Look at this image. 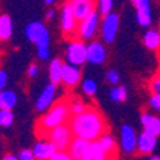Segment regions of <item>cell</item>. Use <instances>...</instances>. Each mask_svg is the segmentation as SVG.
Returning a JSON list of instances; mask_svg holds the SVG:
<instances>
[{"instance_id": "38", "label": "cell", "mask_w": 160, "mask_h": 160, "mask_svg": "<svg viewBox=\"0 0 160 160\" xmlns=\"http://www.w3.org/2000/svg\"><path fill=\"white\" fill-rule=\"evenodd\" d=\"M54 16H56V10H54V9H49V10H47V13H46V19L47 20H53Z\"/></svg>"}, {"instance_id": "36", "label": "cell", "mask_w": 160, "mask_h": 160, "mask_svg": "<svg viewBox=\"0 0 160 160\" xmlns=\"http://www.w3.org/2000/svg\"><path fill=\"white\" fill-rule=\"evenodd\" d=\"M37 73H39V66L37 64H30L29 69H27V76L30 77V79H33V77L37 76Z\"/></svg>"}, {"instance_id": "39", "label": "cell", "mask_w": 160, "mask_h": 160, "mask_svg": "<svg viewBox=\"0 0 160 160\" xmlns=\"http://www.w3.org/2000/svg\"><path fill=\"white\" fill-rule=\"evenodd\" d=\"M2 160H19V159H17L16 154H13V153H7V154H4L3 159H2Z\"/></svg>"}, {"instance_id": "15", "label": "cell", "mask_w": 160, "mask_h": 160, "mask_svg": "<svg viewBox=\"0 0 160 160\" xmlns=\"http://www.w3.org/2000/svg\"><path fill=\"white\" fill-rule=\"evenodd\" d=\"M90 142L84 139H80V137H73L72 143H70L69 149H67V153L72 156L73 160H83L84 156L87 154L90 149Z\"/></svg>"}, {"instance_id": "22", "label": "cell", "mask_w": 160, "mask_h": 160, "mask_svg": "<svg viewBox=\"0 0 160 160\" xmlns=\"http://www.w3.org/2000/svg\"><path fill=\"white\" fill-rule=\"evenodd\" d=\"M17 103V94L13 90H3L0 92V110H13Z\"/></svg>"}, {"instance_id": "1", "label": "cell", "mask_w": 160, "mask_h": 160, "mask_svg": "<svg viewBox=\"0 0 160 160\" xmlns=\"http://www.w3.org/2000/svg\"><path fill=\"white\" fill-rule=\"evenodd\" d=\"M70 130L74 137H80L87 142H96L103 136L106 130V122L103 114L97 109L87 107L84 113L79 116H73L70 119Z\"/></svg>"}, {"instance_id": "30", "label": "cell", "mask_w": 160, "mask_h": 160, "mask_svg": "<svg viewBox=\"0 0 160 160\" xmlns=\"http://www.w3.org/2000/svg\"><path fill=\"white\" fill-rule=\"evenodd\" d=\"M106 80L113 87L114 86H119V83H120V74L117 73L114 69H110V70H107V73H106Z\"/></svg>"}, {"instance_id": "2", "label": "cell", "mask_w": 160, "mask_h": 160, "mask_svg": "<svg viewBox=\"0 0 160 160\" xmlns=\"http://www.w3.org/2000/svg\"><path fill=\"white\" fill-rule=\"evenodd\" d=\"M70 114V104L66 100H60L47 110L42 116L37 124V130H43L44 133H49L50 130L66 124V120Z\"/></svg>"}, {"instance_id": "14", "label": "cell", "mask_w": 160, "mask_h": 160, "mask_svg": "<svg viewBox=\"0 0 160 160\" xmlns=\"http://www.w3.org/2000/svg\"><path fill=\"white\" fill-rule=\"evenodd\" d=\"M77 24L79 22L76 20L73 12H72V7L70 3H64L62 7V16H60V26L66 34H72L74 30H77Z\"/></svg>"}, {"instance_id": "40", "label": "cell", "mask_w": 160, "mask_h": 160, "mask_svg": "<svg viewBox=\"0 0 160 160\" xmlns=\"http://www.w3.org/2000/svg\"><path fill=\"white\" fill-rule=\"evenodd\" d=\"M44 4H47V6H52V4H54V0H46V2H44Z\"/></svg>"}, {"instance_id": "34", "label": "cell", "mask_w": 160, "mask_h": 160, "mask_svg": "<svg viewBox=\"0 0 160 160\" xmlns=\"http://www.w3.org/2000/svg\"><path fill=\"white\" fill-rule=\"evenodd\" d=\"M50 56V49L46 47V49H37V57H39L42 62H46Z\"/></svg>"}, {"instance_id": "21", "label": "cell", "mask_w": 160, "mask_h": 160, "mask_svg": "<svg viewBox=\"0 0 160 160\" xmlns=\"http://www.w3.org/2000/svg\"><path fill=\"white\" fill-rule=\"evenodd\" d=\"M13 34V20L9 14H0V40H9Z\"/></svg>"}, {"instance_id": "3", "label": "cell", "mask_w": 160, "mask_h": 160, "mask_svg": "<svg viewBox=\"0 0 160 160\" xmlns=\"http://www.w3.org/2000/svg\"><path fill=\"white\" fill-rule=\"evenodd\" d=\"M26 37L36 44L37 49H46L50 44V34L46 29V24L42 22H30L26 26Z\"/></svg>"}, {"instance_id": "11", "label": "cell", "mask_w": 160, "mask_h": 160, "mask_svg": "<svg viewBox=\"0 0 160 160\" xmlns=\"http://www.w3.org/2000/svg\"><path fill=\"white\" fill-rule=\"evenodd\" d=\"M57 149L53 146V143L47 139H40L32 147V153H33L36 160H50L56 154Z\"/></svg>"}, {"instance_id": "6", "label": "cell", "mask_w": 160, "mask_h": 160, "mask_svg": "<svg viewBox=\"0 0 160 160\" xmlns=\"http://www.w3.org/2000/svg\"><path fill=\"white\" fill-rule=\"evenodd\" d=\"M73 137L74 136L72 133V130H70L69 124H62V126L56 127V129L50 130L46 134V139L53 143V146L57 149V152H67Z\"/></svg>"}, {"instance_id": "16", "label": "cell", "mask_w": 160, "mask_h": 160, "mask_svg": "<svg viewBox=\"0 0 160 160\" xmlns=\"http://www.w3.org/2000/svg\"><path fill=\"white\" fill-rule=\"evenodd\" d=\"M142 126H143V132L150 136L159 137L160 136V117L150 114L149 112H144L140 117Z\"/></svg>"}, {"instance_id": "12", "label": "cell", "mask_w": 160, "mask_h": 160, "mask_svg": "<svg viewBox=\"0 0 160 160\" xmlns=\"http://www.w3.org/2000/svg\"><path fill=\"white\" fill-rule=\"evenodd\" d=\"M133 6L136 7V20L142 27H149L152 23V9L149 0H133Z\"/></svg>"}, {"instance_id": "4", "label": "cell", "mask_w": 160, "mask_h": 160, "mask_svg": "<svg viewBox=\"0 0 160 160\" xmlns=\"http://www.w3.org/2000/svg\"><path fill=\"white\" fill-rule=\"evenodd\" d=\"M102 23V16L99 14L96 9L83 20L77 24V37L82 42H87V40H92L94 36L97 34V30L100 27Z\"/></svg>"}, {"instance_id": "10", "label": "cell", "mask_w": 160, "mask_h": 160, "mask_svg": "<svg viewBox=\"0 0 160 160\" xmlns=\"http://www.w3.org/2000/svg\"><path fill=\"white\" fill-rule=\"evenodd\" d=\"M107 59V50L104 43L99 40H93L87 44V63L103 64Z\"/></svg>"}, {"instance_id": "23", "label": "cell", "mask_w": 160, "mask_h": 160, "mask_svg": "<svg viewBox=\"0 0 160 160\" xmlns=\"http://www.w3.org/2000/svg\"><path fill=\"white\" fill-rule=\"evenodd\" d=\"M143 44L149 50L160 49V32L156 29H149L143 36Z\"/></svg>"}, {"instance_id": "28", "label": "cell", "mask_w": 160, "mask_h": 160, "mask_svg": "<svg viewBox=\"0 0 160 160\" xmlns=\"http://www.w3.org/2000/svg\"><path fill=\"white\" fill-rule=\"evenodd\" d=\"M14 122V114L10 110H0V127H10Z\"/></svg>"}, {"instance_id": "18", "label": "cell", "mask_w": 160, "mask_h": 160, "mask_svg": "<svg viewBox=\"0 0 160 160\" xmlns=\"http://www.w3.org/2000/svg\"><path fill=\"white\" fill-rule=\"evenodd\" d=\"M156 144H157V137L150 136V134L144 133V132H142L137 136V152L139 153L149 156V154H152L154 152Z\"/></svg>"}, {"instance_id": "33", "label": "cell", "mask_w": 160, "mask_h": 160, "mask_svg": "<svg viewBox=\"0 0 160 160\" xmlns=\"http://www.w3.org/2000/svg\"><path fill=\"white\" fill-rule=\"evenodd\" d=\"M17 159L19 160H36L32 153V149H23L20 150V153L17 154Z\"/></svg>"}, {"instance_id": "7", "label": "cell", "mask_w": 160, "mask_h": 160, "mask_svg": "<svg viewBox=\"0 0 160 160\" xmlns=\"http://www.w3.org/2000/svg\"><path fill=\"white\" fill-rule=\"evenodd\" d=\"M119 24H120V16L116 13V12L102 17V23H100V36H102L103 43H106V44L113 43L116 36H117V32H119Z\"/></svg>"}, {"instance_id": "42", "label": "cell", "mask_w": 160, "mask_h": 160, "mask_svg": "<svg viewBox=\"0 0 160 160\" xmlns=\"http://www.w3.org/2000/svg\"><path fill=\"white\" fill-rule=\"evenodd\" d=\"M159 32H160V22H159Z\"/></svg>"}, {"instance_id": "20", "label": "cell", "mask_w": 160, "mask_h": 160, "mask_svg": "<svg viewBox=\"0 0 160 160\" xmlns=\"http://www.w3.org/2000/svg\"><path fill=\"white\" fill-rule=\"evenodd\" d=\"M110 159H113V156H109L102 149L99 140H96V142H92L89 152H87V154L84 156L83 160H110Z\"/></svg>"}, {"instance_id": "29", "label": "cell", "mask_w": 160, "mask_h": 160, "mask_svg": "<svg viewBox=\"0 0 160 160\" xmlns=\"http://www.w3.org/2000/svg\"><path fill=\"white\" fill-rule=\"evenodd\" d=\"M86 110H87V106L83 102H80V100H74V102L70 103V113L73 116H79V114L84 113Z\"/></svg>"}, {"instance_id": "41", "label": "cell", "mask_w": 160, "mask_h": 160, "mask_svg": "<svg viewBox=\"0 0 160 160\" xmlns=\"http://www.w3.org/2000/svg\"><path fill=\"white\" fill-rule=\"evenodd\" d=\"M149 160H160V156H150Z\"/></svg>"}, {"instance_id": "31", "label": "cell", "mask_w": 160, "mask_h": 160, "mask_svg": "<svg viewBox=\"0 0 160 160\" xmlns=\"http://www.w3.org/2000/svg\"><path fill=\"white\" fill-rule=\"evenodd\" d=\"M149 107L157 113H160V96L159 94H152L149 99Z\"/></svg>"}, {"instance_id": "26", "label": "cell", "mask_w": 160, "mask_h": 160, "mask_svg": "<svg viewBox=\"0 0 160 160\" xmlns=\"http://www.w3.org/2000/svg\"><path fill=\"white\" fill-rule=\"evenodd\" d=\"M113 0H99L96 2V10L102 17L107 16V14L113 13Z\"/></svg>"}, {"instance_id": "24", "label": "cell", "mask_w": 160, "mask_h": 160, "mask_svg": "<svg viewBox=\"0 0 160 160\" xmlns=\"http://www.w3.org/2000/svg\"><path fill=\"white\" fill-rule=\"evenodd\" d=\"M109 99L113 103H123L127 99V89L124 86H114L109 90Z\"/></svg>"}, {"instance_id": "17", "label": "cell", "mask_w": 160, "mask_h": 160, "mask_svg": "<svg viewBox=\"0 0 160 160\" xmlns=\"http://www.w3.org/2000/svg\"><path fill=\"white\" fill-rule=\"evenodd\" d=\"M80 79H82V70L79 67L70 66V64L64 63L63 70H62V83L67 87H74L79 84Z\"/></svg>"}, {"instance_id": "27", "label": "cell", "mask_w": 160, "mask_h": 160, "mask_svg": "<svg viewBox=\"0 0 160 160\" xmlns=\"http://www.w3.org/2000/svg\"><path fill=\"white\" fill-rule=\"evenodd\" d=\"M82 90H83V93L87 94V96H94L97 92V83L96 80L93 79H84L82 82Z\"/></svg>"}, {"instance_id": "35", "label": "cell", "mask_w": 160, "mask_h": 160, "mask_svg": "<svg viewBox=\"0 0 160 160\" xmlns=\"http://www.w3.org/2000/svg\"><path fill=\"white\" fill-rule=\"evenodd\" d=\"M50 160H73V159L67 152H56V154Z\"/></svg>"}, {"instance_id": "5", "label": "cell", "mask_w": 160, "mask_h": 160, "mask_svg": "<svg viewBox=\"0 0 160 160\" xmlns=\"http://www.w3.org/2000/svg\"><path fill=\"white\" fill-rule=\"evenodd\" d=\"M66 63L74 67H82L87 62V44L82 40H72L66 49Z\"/></svg>"}, {"instance_id": "13", "label": "cell", "mask_w": 160, "mask_h": 160, "mask_svg": "<svg viewBox=\"0 0 160 160\" xmlns=\"http://www.w3.org/2000/svg\"><path fill=\"white\" fill-rule=\"evenodd\" d=\"M70 7H72V12H73L76 20L80 23L96 9V3L90 2V0H73V2H70Z\"/></svg>"}, {"instance_id": "8", "label": "cell", "mask_w": 160, "mask_h": 160, "mask_svg": "<svg viewBox=\"0 0 160 160\" xmlns=\"http://www.w3.org/2000/svg\"><path fill=\"white\" fill-rule=\"evenodd\" d=\"M120 147L127 154H132L137 150V134L130 124H123L120 129Z\"/></svg>"}, {"instance_id": "25", "label": "cell", "mask_w": 160, "mask_h": 160, "mask_svg": "<svg viewBox=\"0 0 160 160\" xmlns=\"http://www.w3.org/2000/svg\"><path fill=\"white\" fill-rule=\"evenodd\" d=\"M99 143L102 146V149L106 152L109 156H116V142L110 134H103V136L99 139Z\"/></svg>"}, {"instance_id": "32", "label": "cell", "mask_w": 160, "mask_h": 160, "mask_svg": "<svg viewBox=\"0 0 160 160\" xmlns=\"http://www.w3.org/2000/svg\"><path fill=\"white\" fill-rule=\"evenodd\" d=\"M150 90H152V94H159L160 96V74L150 82Z\"/></svg>"}, {"instance_id": "19", "label": "cell", "mask_w": 160, "mask_h": 160, "mask_svg": "<svg viewBox=\"0 0 160 160\" xmlns=\"http://www.w3.org/2000/svg\"><path fill=\"white\" fill-rule=\"evenodd\" d=\"M63 60L56 57V59L50 60L49 63V79L50 83L57 86L59 83H62V70H63Z\"/></svg>"}, {"instance_id": "9", "label": "cell", "mask_w": 160, "mask_h": 160, "mask_svg": "<svg viewBox=\"0 0 160 160\" xmlns=\"http://www.w3.org/2000/svg\"><path fill=\"white\" fill-rule=\"evenodd\" d=\"M56 93H57V86L49 83L43 90H42V93L39 94L36 103H34V109H36L39 113L47 112V110L54 104V97H56Z\"/></svg>"}, {"instance_id": "37", "label": "cell", "mask_w": 160, "mask_h": 160, "mask_svg": "<svg viewBox=\"0 0 160 160\" xmlns=\"http://www.w3.org/2000/svg\"><path fill=\"white\" fill-rule=\"evenodd\" d=\"M6 84H7V73L0 69V92H3Z\"/></svg>"}]
</instances>
